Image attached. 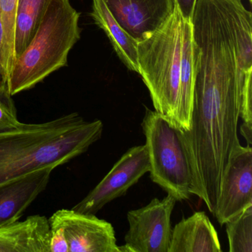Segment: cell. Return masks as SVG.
<instances>
[{"label":"cell","instance_id":"6da1fadb","mask_svg":"<svg viewBox=\"0 0 252 252\" xmlns=\"http://www.w3.org/2000/svg\"><path fill=\"white\" fill-rule=\"evenodd\" d=\"M251 86L252 78L227 54L203 53L194 60L190 126L180 129V135L191 171V194L200 197L212 214L231 152L240 143L242 96Z\"/></svg>","mask_w":252,"mask_h":252},{"label":"cell","instance_id":"7a4b0ae2","mask_svg":"<svg viewBox=\"0 0 252 252\" xmlns=\"http://www.w3.org/2000/svg\"><path fill=\"white\" fill-rule=\"evenodd\" d=\"M103 127L101 121L86 122L73 113L0 132V184L36 169L67 163L98 141Z\"/></svg>","mask_w":252,"mask_h":252},{"label":"cell","instance_id":"3957f363","mask_svg":"<svg viewBox=\"0 0 252 252\" xmlns=\"http://www.w3.org/2000/svg\"><path fill=\"white\" fill-rule=\"evenodd\" d=\"M79 17L70 0H51L34 37L11 69L12 96L67 65L69 52L80 39Z\"/></svg>","mask_w":252,"mask_h":252},{"label":"cell","instance_id":"277c9868","mask_svg":"<svg viewBox=\"0 0 252 252\" xmlns=\"http://www.w3.org/2000/svg\"><path fill=\"white\" fill-rule=\"evenodd\" d=\"M184 23L176 5L170 18L138 44L139 74L148 88L155 110L170 123L179 89Z\"/></svg>","mask_w":252,"mask_h":252},{"label":"cell","instance_id":"5b68a950","mask_svg":"<svg viewBox=\"0 0 252 252\" xmlns=\"http://www.w3.org/2000/svg\"><path fill=\"white\" fill-rule=\"evenodd\" d=\"M150 158V178L177 201L191 197V175L180 129L147 109L141 124Z\"/></svg>","mask_w":252,"mask_h":252},{"label":"cell","instance_id":"8992f818","mask_svg":"<svg viewBox=\"0 0 252 252\" xmlns=\"http://www.w3.org/2000/svg\"><path fill=\"white\" fill-rule=\"evenodd\" d=\"M176 199L167 194L127 213L129 230L121 252H169L172 238L171 216Z\"/></svg>","mask_w":252,"mask_h":252},{"label":"cell","instance_id":"52a82bcc","mask_svg":"<svg viewBox=\"0 0 252 252\" xmlns=\"http://www.w3.org/2000/svg\"><path fill=\"white\" fill-rule=\"evenodd\" d=\"M150 168L146 145L132 147L115 163L99 184L72 209L81 213L95 215L107 203L125 195L150 171Z\"/></svg>","mask_w":252,"mask_h":252},{"label":"cell","instance_id":"ba28073f","mask_svg":"<svg viewBox=\"0 0 252 252\" xmlns=\"http://www.w3.org/2000/svg\"><path fill=\"white\" fill-rule=\"evenodd\" d=\"M252 205V149L238 143L224 171L215 215L220 225Z\"/></svg>","mask_w":252,"mask_h":252},{"label":"cell","instance_id":"9c48e42d","mask_svg":"<svg viewBox=\"0 0 252 252\" xmlns=\"http://www.w3.org/2000/svg\"><path fill=\"white\" fill-rule=\"evenodd\" d=\"M51 218L63 226L69 252H121L112 224L95 215L63 209Z\"/></svg>","mask_w":252,"mask_h":252},{"label":"cell","instance_id":"30bf717a","mask_svg":"<svg viewBox=\"0 0 252 252\" xmlns=\"http://www.w3.org/2000/svg\"><path fill=\"white\" fill-rule=\"evenodd\" d=\"M119 26L138 42L160 29L173 14L175 0H104Z\"/></svg>","mask_w":252,"mask_h":252},{"label":"cell","instance_id":"8fae6325","mask_svg":"<svg viewBox=\"0 0 252 252\" xmlns=\"http://www.w3.org/2000/svg\"><path fill=\"white\" fill-rule=\"evenodd\" d=\"M54 169L47 166L0 184V226L19 220L46 189Z\"/></svg>","mask_w":252,"mask_h":252},{"label":"cell","instance_id":"7c38bea8","mask_svg":"<svg viewBox=\"0 0 252 252\" xmlns=\"http://www.w3.org/2000/svg\"><path fill=\"white\" fill-rule=\"evenodd\" d=\"M50 224L41 215L0 226V252H50Z\"/></svg>","mask_w":252,"mask_h":252},{"label":"cell","instance_id":"4fadbf2b","mask_svg":"<svg viewBox=\"0 0 252 252\" xmlns=\"http://www.w3.org/2000/svg\"><path fill=\"white\" fill-rule=\"evenodd\" d=\"M218 232L205 212L183 218L172 228L169 252H221Z\"/></svg>","mask_w":252,"mask_h":252},{"label":"cell","instance_id":"5bb4252c","mask_svg":"<svg viewBox=\"0 0 252 252\" xmlns=\"http://www.w3.org/2000/svg\"><path fill=\"white\" fill-rule=\"evenodd\" d=\"M194 87V51L191 21L185 20L183 32L182 57L178 98L172 125L181 131L190 126Z\"/></svg>","mask_w":252,"mask_h":252},{"label":"cell","instance_id":"9a60e30c","mask_svg":"<svg viewBox=\"0 0 252 252\" xmlns=\"http://www.w3.org/2000/svg\"><path fill=\"white\" fill-rule=\"evenodd\" d=\"M91 16L95 24L107 34L116 54L125 66L129 70L139 73L138 42L119 26L106 6L104 0H93Z\"/></svg>","mask_w":252,"mask_h":252},{"label":"cell","instance_id":"2e32d148","mask_svg":"<svg viewBox=\"0 0 252 252\" xmlns=\"http://www.w3.org/2000/svg\"><path fill=\"white\" fill-rule=\"evenodd\" d=\"M51 1L17 0L14 38L15 61L34 37Z\"/></svg>","mask_w":252,"mask_h":252},{"label":"cell","instance_id":"e0dca14e","mask_svg":"<svg viewBox=\"0 0 252 252\" xmlns=\"http://www.w3.org/2000/svg\"><path fill=\"white\" fill-rule=\"evenodd\" d=\"M224 225L230 252H252V205L228 220Z\"/></svg>","mask_w":252,"mask_h":252},{"label":"cell","instance_id":"ac0fdd59","mask_svg":"<svg viewBox=\"0 0 252 252\" xmlns=\"http://www.w3.org/2000/svg\"><path fill=\"white\" fill-rule=\"evenodd\" d=\"M17 0H0V17L5 33L8 54V73L15 62L14 56V38H15V20Z\"/></svg>","mask_w":252,"mask_h":252},{"label":"cell","instance_id":"d6986e66","mask_svg":"<svg viewBox=\"0 0 252 252\" xmlns=\"http://www.w3.org/2000/svg\"><path fill=\"white\" fill-rule=\"evenodd\" d=\"M23 124L18 119L12 95L0 93V132L17 129Z\"/></svg>","mask_w":252,"mask_h":252},{"label":"cell","instance_id":"ffe728a7","mask_svg":"<svg viewBox=\"0 0 252 252\" xmlns=\"http://www.w3.org/2000/svg\"><path fill=\"white\" fill-rule=\"evenodd\" d=\"M0 93L10 94L8 54L5 33L0 17Z\"/></svg>","mask_w":252,"mask_h":252},{"label":"cell","instance_id":"44dd1931","mask_svg":"<svg viewBox=\"0 0 252 252\" xmlns=\"http://www.w3.org/2000/svg\"><path fill=\"white\" fill-rule=\"evenodd\" d=\"M50 252H69L68 243L63 226L50 218Z\"/></svg>","mask_w":252,"mask_h":252},{"label":"cell","instance_id":"7402d4cb","mask_svg":"<svg viewBox=\"0 0 252 252\" xmlns=\"http://www.w3.org/2000/svg\"><path fill=\"white\" fill-rule=\"evenodd\" d=\"M175 2L184 20L191 21L197 0H175Z\"/></svg>","mask_w":252,"mask_h":252},{"label":"cell","instance_id":"603a6c76","mask_svg":"<svg viewBox=\"0 0 252 252\" xmlns=\"http://www.w3.org/2000/svg\"><path fill=\"white\" fill-rule=\"evenodd\" d=\"M252 0H249V2H252Z\"/></svg>","mask_w":252,"mask_h":252}]
</instances>
